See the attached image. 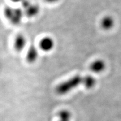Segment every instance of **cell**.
<instances>
[{
    "label": "cell",
    "mask_w": 121,
    "mask_h": 121,
    "mask_svg": "<svg viewBox=\"0 0 121 121\" xmlns=\"http://www.w3.org/2000/svg\"><path fill=\"white\" fill-rule=\"evenodd\" d=\"M39 56V52L35 45H31L26 53V59L27 61L30 64L35 62Z\"/></svg>",
    "instance_id": "5"
},
{
    "label": "cell",
    "mask_w": 121,
    "mask_h": 121,
    "mask_svg": "<svg viewBox=\"0 0 121 121\" xmlns=\"http://www.w3.org/2000/svg\"><path fill=\"white\" fill-rule=\"evenodd\" d=\"M14 8L10 6H7L4 8V10H3L4 15L5 17L8 20L10 21L11 18H12L14 13Z\"/></svg>",
    "instance_id": "11"
},
{
    "label": "cell",
    "mask_w": 121,
    "mask_h": 121,
    "mask_svg": "<svg viewBox=\"0 0 121 121\" xmlns=\"http://www.w3.org/2000/svg\"><path fill=\"white\" fill-rule=\"evenodd\" d=\"M55 41L50 36H45L41 39L39 43L40 49L44 52H49L52 50L55 47Z\"/></svg>",
    "instance_id": "2"
},
{
    "label": "cell",
    "mask_w": 121,
    "mask_h": 121,
    "mask_svg": "<svg viewBox=\"0 0 121 121\" xmlns=\"http://www.w3.org/2000/svg\"><path fill=\"white\" fill-rule=\"evenodd\" d=\"M23 11L20 8H14L13 16L9 21L14 25L20 24L23 16Z\"/></svg>",
    "instance_id": "6"
},
{
    "label": "cell",
    "mask_w": 121,
    "mask_h": 121,
    "mask_svg": "<svg viewBox=\"0 0 121 121\" xmlns=\"http://www.w3.org/2000/svg\"><path fill=\"white\" fill-rule=\"evenodd\" d=\"M97 81L92 75H86L83 76V85L86 89H92L96 84Z\"/></svg>",
    "instance_id": "8"
},
{
    "label": "cell",
    "mask_w": 121,
    "mask_h": 121,
    "mask_svg": "<svg viewBox=\"0 0 121 121\" xmlns=\"http://www.w3.org/2000/svg\"><path fill=\"white\" fill-rule=\"evenodd\" d=\"M44 1L49 4H54L59 2L60 0H44Z\"/></svg>",
    "instance_id": "13"
},
{
    "label": "cell",
    "mask_w": 121,
    "mask_h": 121,
    "mask_svg": "<svg viewBox=\"0 0 121 121\" xmlns=\"http://www.w3.org/2000/svg\"><path fill=\"white\" fill-rule=\"evenodd\" d=\"M27 44L26 37L22 34H19L15 38L14 47L15 50L17 52H21L24 50Z\"/></svg>",
    "instance_id": "4"
},
{
    "label": "cell",
    "mask_w": 121,
    "mask_h": 121,
    "mask_svg": "<svg viewBox=\"0 0 121 121\" xmlns=\"http://www.w3.org/2000/svg\"><path fill=\"white\" fill-rule=\"evenodd\" d=\"M40 12L39 7L35 4H31L28 8L25 10V13L26 16L29 18L36 16Z\"/></svg>",
    "instance_id": "9"
},
{
    "label": "cell",
    "mask_w": 121,
    "mask_h": 121,
    "mask_svg": "<svg viewBox=\"0 0 121 121\" xmlns=\"http://www.w3.org/2000/svg\"><path fill=\"white\" fill-rule=\"evenodd\" d=\"M58 117L60 120L71 121L72 113L67 109H63L59 112Z\"/></svg>",
    "instance_id": "10"
},
{
    "label": "cell",
    "mask_w": 121,
    "mask_h": 121,
    "mask_svg": "<svg viewBox=\"0 0 121 121\" xmlns=\"http://www.w3.org/2000/svg\"><path fill=\"white\" fill-rule=\"evenodd\" d=\"M10 1L14 3H21L23 0H10Z\"/></svg>",
    "instance_id": "14"
},
{
    "label": "cell",
    "mask_w": 121,
    "mask_h": 121,
    "mask_svg": "<svg viewBox=\"0 0 121 121\" xmlns=\"http://www.w3.org/2000/svg\"><path fill=\"white\" fill-rule=\"evenodd\" d=\"M83 76L76 75L67 80L60 83L56 87V92L59 95H64L69 93L76 89L79 86L83 85Z\"/></svg>",
    "instance_id": "1"
},
{
    "label": "cell",
    "mask_w": 121,
    "mask_h": 121,
    "mask_svg": "<svg viewBox=\"0 0 121 121\" xmlns=\"http://www.w3.org/2000/svg\"><path fill=\"white\" fill-rule=\"evenodd\" d=\"M21 6L23 8L24 10L26 9L27 8L31 5V3L29 1V0H23V1L21 2Z\"/></svg>",
    "instance_id": "12"
},
{
    "label": "cell",
    "mask_w": 121,
    "mask_h": 121,
    "mask_svg": "<svg viewBox=\"0 0 121 121\" xmlns=\"http://www.w3.org/2000/svg\"><path fill=\"white\" fill-rule=\"evenodd\" d=\"M101 27L105 30L112 29L115 25V20L111 16H104L101 21Z\"/></svg>",
    "instance_id": "7"
},
{
    "label": "cell",
    "mask_w": 121,
    "mask_h": 121,
    "mask_svg": "<svg viewBox=\"0 0 121 121\" xmlns=\"http://www.w3.org/2000/svg\"><path fill=\"white\" fill-rule=\"evenodd\" d=\"M106 68V64L104 60L96 59L94 60L89 66L90 71L95 74H100L104 72Z\"/></svg>",
    "instance_id": "3"
},
{
    "label": "cell",
    "mask_w": 121,
    "mask_h": 121,
    "mask_svg": "<svg viewBox=\"0 0 121 121\" xmlns=\"http://www.w3.org/2000/svg\"><path fill=\"white\" fill-rule=\"evenodd\" d=\"M58 121H64V120H59Z\"/></svg>",
    "instance_id": "15"
}]
</instances>
